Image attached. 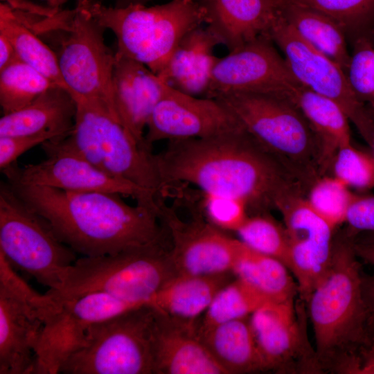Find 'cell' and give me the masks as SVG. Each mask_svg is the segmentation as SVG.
I'll return each instance as SVG.
<instances>
[{
	"label": "cell",
	"mask_w": 374,
	"mask_h": 374,
	"mask_svg": "<svg viewBox=\"0 0 374 374\" xmlns=\"http://www.w3.org/2000/svg\"><path fill=\"white\" fill-rule=\"evenodd\" d=\"M0 33L10 40L18 59L67 89L54 51L42 41L18 10L3 2L0 3Z\"/></svg>",
	"instance_id": "30"
},
{
	"label": "cell",
	"mask_w": 374,
	"mask_h": 374,
	"mask_svg": "<svg viewBox=\"0 0 374 374\" xmlns=\"http://www.w3.org/2000/svg\"><path fill=\"white\" fill-rule=\"evenodd\" d=\"M114 2L115 7H125L129 5L141 4L145 5L148 2L152 0H112ZM196 2L201 3L202 0H193Z\"/></svg>",
	"instance_id": "46"
},
{
	"label": "cell",
	"mask_w": 374,
	"mask_h": 374,
	"mask_svg": "<svg viewBox=\"0 0 374 374\" xmlns=\"http://www.w3.org/2000/svg\"><path fill=\"white\" fill-rule=\"evenodd\" d=\"M271 301L243 280L235 277L215 295L204 313L198 329L226 321L250 317L256 310Z\"/></svg>",
	"instance_id": "31"
},
{
	"label": "cell",
	"mask_w": 374,
	"mask_h": 374,
	"mask_svg": "<svg viewBox=\"0 0 374 374\" xmlns=\"http://www.w3.org/2000/svg\"><path fill=\"white\" fill-rule=\"evenodd\" d=\"M305 303L292 299L268 302L250 316V323L266 371L323 373L307 331Z\"/></svg>",
	"instance_id": "14"
},
{
	"label": "cell",
	"mask_w": 374,
	"mask_h": 374,
	"mask_svg": "<svg viewBox=\"0 0 374 374\" xmlns=\"http://www.w3.org/2000/svg\"><path fill=\"white\" fill-rule=\"evenodd\" d=\"M0 251L10 264L50 290L58 289L76 253L48 222L28 206L8 182L0 185Z\"/></svg>",
	"instance_id": "10"
},
{
	"label": "cell",
	"mask_w": 374,
	"mask_h": 374,
	"mask_svg": "<svg viewBox=\"0 0 374 374\" xmlns=\"http://www.w3.org/2000/svg\"><path fill=\"white\" fill-rule=\"evenodd\" d=\"M18 59L14 46L10 40L0 33V70Z\"/></svg>",
	"instance_id": "45"
},
{
	"label": "cell",
	"mask_w": 374,
	"mask_h": 374,
	"mask_svg": "<svg viewBox=\"0 0 374 374\" xmlns=\"http://www.w3.org/2000/svg\"><path fill=\"white\" fill-rule=\"evenodd\" d=\"M354 195L336 177L325 175L310 186L305 199L312 209L336 230L345 222Z\"/></svg>",
	"instance_id": "34"
},
{
	"label": "cell",
	"mask_w": 374,
	"mask_h": 374,
	"mask_svg": "<svg viewBox=\"0 0 374 374\" xmlns=\"http://www.w3.org/2000/svg\"><path fill=\"white\" fill-rule=\"evenodd\" d=\"M236 233L251 249L275 258L287 267L289 242L285 229L268 213L249 215Z\"/></svg>",
	"instance_id": "33"
},
{
	"label": "cell",
	"mask_w": 374,
	"mask_h": 374,
	"mask_svg": "<svg viewBox=\"0 0 374 374\" xmlns=\"http://www.w3.org/2000/svg\"><path fill=\"white\" fill-rule=\"evenodd\" d=\"M301 86L272 40L262 35L218 58L204 97L253 93L275 95L292 102Z\"/></svg>",
	"instance_id": "16"
},
{
	"label": "cell",
	"mask_w": 374,
	"mask_h": 374,
	"mask_svg": "<svg viewBox=\"0 0 374 374\" xmlns=\"http://www.w3.org/2000/svg\"><path fill=\"white\" fill-rule=\"evenodd\" d=\"M76 103L73 129L60 141L107 175L163 197L153 152L142 148L107 107Z\"/></svg>",
	"instance_id": "9"
},
{
	"label": "cell",
	"mask_w": 374,
	"mask_h": 374,
	"mask_svg": "<svg viewBox=\"0 0 374 374\" xmlns=\"http://www.w3.org/2000/svg\"><path fill=\"white\" fill-rule=\"evenodd\" d=\"M220 44L207 26L191 30L180 40L158 76L175 89L204 97L219 58L214 49Z\"/></svg>",
	"instance_id": "24"
},
{
	"label": "cell",
	"mask_w": 374,
	"mask_h": 374,
	"mask_svg": "<svg viewBox=\"0 0 374 374\" xmlns=\"http://www.w3.org/2000/svg\"><path fill=\"white\" fill-rule=\"evenodd\" d=\"M292 102L301 109L319 136L328 169L337 150L351 143L347 115L335 101L303 85L298 89Z\"/></svg>",
	"instance_id": "28"
},
{
	"label": "cell",
	"mask_w": 374,
	"mask_h": 374,
	"mask_svg": "<svg viewBox=\"0 0 374 374\" xmlns=\"http://www.w3.org/2000/svg\"><path fill=\"white\" fill-rule=\"evenodd\" d=\"M276 209L282 215L288 238L287 267L300 299L306 302L329 270L335 230L312 209L305 195L287 197Z\"/></svg>",
	"instance_id": "18"
},
{
	"label": "cell",
	"mask_w": 374,
	"mask_h": 374,
	"mask_svg": "<svg viewBox=\"0 0 374 374\" xmlns=\"http://www.w3.org/2000/svg\"><path fill=\"white\" fill-rule=\"evenodd\" d=\"M232 272L213 275H176L150 302L163 315L179 321L197 323L217 293L231 281Z\"/></svg>",
	"instance_id": "25"
},
{
	"label": "cell",
	"mask_w": 374,
	"mask_h": 374,
	"mask_svg": "<svg viewBox=\"0 0 374 374\" xmlns=\"http://www.w3.org/2000/svg\"><path fill=\"white\" fill-rule=\"evenodd\" d=\"M8 183L48 222L64 244L82 256L114 254L155 244L168 246L158 210L131 206L118 194Z\"/></svg>",
	"instance_id": "2"
},
{
	"label": "cell",
	"mask_w": 374,
	"mask_h": 374,
	"mask_svg": "<svg viewBox=\"0 0 374 374\" xmlns=\"http://www.w3.org/2000/svg\"><path fill=\"white\" fill-rule=\"evenodd\" d=\"M41 146L46 159L22 167L15 162L2 170L8 182L73 191L109 192L131 197L139 204L157 208L160 197L107 175L60 141H48Z\"/></svg>",
	"instance_id": "15"
},
{
	"label": "cell",
	"mask_w": 374,
	"mask_h": 374,
	"mask_svg": "<svg viewBox=\"0 0 374 374\" xmlns=\"http://www.w3.org/2000/svg\"><path fill=\"white\" fill-rule=\"evenodd\" d=\"M346 75L358 98L374 106V47L368 39L357 41Z\"/></svg>",
	"instance_id": "38"
},
{
	"label": "cell",
	"mask_w": 374,
	"mask_h": 374,
	"mask_svg": "<svg viewBox=\"0 0 374 374\" xmlns=\"http://www.w3.org/2000/svg\"><path fill=\"white\" fill-rule=\"evenodd\" d=\"M198 336L226 374L266 371L250 317L198 329Z\"/></svg>",
	"instance_id": "26"
},
{
	"label": "cell",
	"mask_w": 374,
	"mask_h": 374,
	"mask_svg": "<svg viewBox=\"0 0 374 374\" xmlns=\"http://www.w3.org/2000/svg\"><path fill=\"white\" fill-rule=\"evenodd\" d=\"M165 199L159 202L158 215L168 235V256L176 274L232 272L242 242L211 224L200 205H193L185 219Z\"/></svg>",
	"instance_id": "13"
},
{
	"label": "cell",
	"mask_w": 374,
	"mask_h": 374,
	"mask_svg": "<svg viewBox=\"0 0 374 374\" xmlns=\"http://www.w3.org/2000/svg\"><path fill=\"white\" fill-rule=\"evenodd\" d=\"M217 99L308 190L328 170L321 141L301 109L275 95L235 93Z\"/></svg>",
	"instance_id": "4"
},
{
	"label": "cell",
	"mask_w": 374,
	"mask_h": 374,
	"mask_svg": "<svg viewBox=\"0 0 374 374\" xmlns=\"http://www.w3.org/2000/svg\"><path fill=\"white\" fill-rule=\"evenodd\" d=\"M285 20L314 48L337 62L345 71L350 55L344 28L326 15L299 0H278Z\"/></svg>",
	"instance_id": "27"
},
{
	"label": "cell",
	"mask_w": 374,
	"mask_h": 374,
	"mask_svg": "<svg viewBox=\"0 0 374 374\" xmlns=\"http://www.w3.org/2000/svg\"><path fill=\"white\" fill-rule=\"evenodd\" d=\"M345 222L353 235L374 232V196L354 195Z\"/></svg>",
	"instance_id": "39"
},
{
	"label": "cell",
	"mask_w": 374,
	"mask_h": 374,
	"mask_svg": "<svg viewBox=\"0 0 374 374\" xmlns=\"http://www.w3.org/2000/svg\"><path fill=\"white\" fill-rule=\"evenodd\" d=\"M48 141H51V138L44 134L0 136L1 170L16 162L25 152Z\"/></svg>",
	"instance_id": "40"
},
{
	"label": "cell",
	"mask_w": 374,
	"mask_h": 374,
	"mask_svg": "<svg viewBox=\"0 0 374 374\" xmlns=\"http://www.w3.org/2000/svg\"><path fill=\"white\" fill-rule=\"evenodd\" d=\"M57 308L35 291L0 251V374H34L47 316Z\"/></svg>",
	"instance_id": "11"
},
{
	"label": "cell",
	"mask_w": 374,
	"mask_h": 374,
	"mask_svg": "<svg viewBox=\"0 0 374 374\" xmlns=\"http://www.w3.org/2000/svg\"><path fill=\"white\" fill-rule=\"evenodd\" d=\"M207 28L229 51L268 34L282 15L278 0H202Z\"/></svg>",
	"instance_id": "22"
},
{
	"label": "cell",
	"mask_w": 374,
	"mask_h": 374,
	"mask_svg": "<svg viewBox=\"0 0 374 374\" xmlns=\"http://www.w3.org/2000/svg\"><path fill=\"white\" fill-rule=\"evenodd\" d=\"M89 1H99V2H103V0H89Z\"/></svg>",
	"instance_id": "47"
},
{
	"label": "cell",
	"mask_w": 374,
	"mask_h": 374,
	"mask_svg": "<svg viewBox=\"0 0 374 374\" xmlns=\"http://www.w3.org/2000/svg\"><path fill=\"white\" fill-rule=\"evenodd\" d=\"M332 176L348 188L367 190L374 187V157L353 146L339 148L332 161Z\"/></svg>",
	"instance_id": "35"
},
{
	"label": "cell",
	"mask_w": 374,
	"mask_h": 374,
	"mask_svg": "<svg viewBox=\"0 0 374 374\" xmlns=\"http://www.w3.org/2000/svg\"><path fill=\"white\" fill-rule=\"evenodd\" d=\"M244 128L220 100L191 96L167 84L148 121L144 143L201 139Z\"/></svg>",
	"instance_id": "19"
},
{
	"label": "cell",
	"mask_w": 374,
	"mask_h": 374,
	"mask_svg": "<svg viewBox=\"0 0 374 374\" xmlns=\"http://www.w3.org/2000/svg\"><path fill=\"white\" fill-rule=\"evenodd\" d=\"M168 247L155 244L114 254L82 256L64 271L60 287L45 294L55 303L103 292L136 305L149 304L176 276Z\"/></svg>",
	"instance_id": "6"
},
{
	"label": "cell",
	"mask_w": 374,
	"mask_h": 374,
	"mask_svg": "<svg viewBox=\"0 0 374 374\" xmlns=\"http://www.w3.org/2000/svg\"><path fill=\"white\" fill-rule=\"evenodd\" d=\"M268 37L283 52L298 82L337 103L373 147L374 121L352 90L343 69L302 39L283 15L275 22Z\"/></svg>",
	"instance_id": "12"
},
{
	"label": "cell",
	"mask_w": 374,
	"mask_h": 374,
	"mask_svg": "<svg viewBox=\"0 0 374 374\" xmlns=\"http://www.w3.org/2000/svg\"><path fill=\"white\" fill-rule=\"evenodd\" d=\"M77 103L64 87L55 85L23 108L3 114L0 136L44 134L60 141L72 132Z\"/></svg>",
	"instance_id": "23"
},
{
	"label": "cell",
	"mask_w": 374,
	"mask_h": 374,
	"mask_svg": "<svg viewBox=\"0 0 374 374\" xmlns=\"http://www.w3.org/2000/svg\"><path fill=\"white\" fill-rule=\"evenodd\" d=\"M105 30L75 6L55 13L36 33L55 36L60 72L75 101L103 105L118 119L112 88L116 52L105 44Z\"/></svg>",
	"instance_id": "7"
},
{
	"label": "cell",
	"mask_w": 374,
	"mask_h": 374,
	"mask_svg": "<svg viewBox=\"0 0 374 374\" xmlns=\"http://www.w3.org/2000/svg\"><path fill=\"white\" fill-rule=\"evenodd\" d=\"M353 247L357 257L374 267V232L357 235L354 238Z\"/></svg>",
	"instance_id": "43"
},
{
	"label": "cell",
	"mask_w": 374,
	"mask_h": 374,
	"mask_svg": "<svg viewBox=\"0 0 374 374\" xmlns=\"http://www.w3.org/2000/svg\"><path fill=\"white\" fill-rule=\"evenodd\" d=\"M362 292L368 313V327L371 335L374 334V273L362 274Z\"/></svg>",
	"instance_id": "44"
},
{
	"label": "cell",
	"mask_w": 374,
	"mask_h": 374,
	"mask_svg": "<svg viewBox=\"0 0 374 374\" xmlns=\"http://www.w3.org/2000/svg\"><path fill=\"white\" fill-rule=\"evenodd\" d=\"M373 148H374V143H373Z\"/></svg>",
	"instance_id": "48"
},
{
	"label": "cell",
	"mask_w": 374,
	"mask_h": 374,
	"mask_svg": "<svg viewBox=\"0 0 374 374\" xmlns=\"http://www.w3.org/2000/svg\"><path fill=\"white\" fill-rule=\"evenodd\" d=\"M55 85L57 84L17 59L0 70V105L3 114L23 108Z\"/></svg>",
	"instance_id": "32"
},
{
	"label": "cell",
	"mask_w": 374,
	"mask_h": 374,
	"mask_svg": "<svg viewBox=\"0 0 374 374\" xmlns=\"http://www.w3.org/2000/svg\"><path fill=\"white\" fill-rule=\"evenodd\" d=\"M155 310L153 374H226L200 340L197 323L174 320Z\"/></svg>",
	"instance_id": "21"
},
{
	"label": "cell",
	"mask_w": 374,
	"mask_h": 374,
	"mask_svg": "<svg viewBox=\"0 0 374 374\" xmlns=\"http://www.w3.org/2000/svg\"><path fill=\"white\" fill-rule=\"evenodd\" d=\"M232 272L271 301H283L298 295L296 282L284 263L251 249L242 242Z\"/></svg>",
	"instance_id": "29"
},
{
	"label": "cell",
	"mask_w": 374,
	"mask_h": 374,
	"mask_svg": "<svg viewBox=\"0 0 374 374\" xmlns=\"http://www.w3.org/2000/svg\"><path fill=\"white\" fill-rule=\"evenodd\" d=\"M341 373L374 374V334L346 363Z\"/></svg>",
	"instance_id": "41"
},
{
	"label": "cell",
	"mask_w": 374,
	"mask_h": 374,
	"mask_svg": "<svg viewBox=\"0 0 374 374\" xmlns=\"http://www.w3.org/2000/svg\"><path fill=\"white\" fill-rule=\"evenodd\" d=\"M354 238L347 231L335 235L329 270L305 302L323 373H339L372 336Z\"/></svg>",
	"instance_id": "3"
},
{
	"label": "cell",
	"mask_w": 374,
	"mask_h": 374,
	"mask_svg": "<svg viewBox=\"0 0 374 374\" xmlns=\"http://www.w3.org/2000/svg\"><path fill=\"white\" fill-rule=\"evenodd\" d=\"M199 205L206 219L224 231L236 233L249 215L246 203L233 197L202 193Z\"/></svg>",
	"instance_id": "37"
},
{
	"label": "cell",
	"mask_w": 374,
	"mask_h": 374,
	"mask_svg": "<svg viewBox=\"0 0 374 374\" xmlns=\"http://www.w3.org/2000/svg\"><path fill=\"white\" fill-rule=\"evenodd\" d=\"M57 305L45 320L34 374L59 373L66 357L82 345L89 326L141 306L103 292L88 293Z\"/></svg>",
	"instance_id": "17"
},
{
	"label": "cell",
	"mask_w": 374,
	"mask_h": 374,
	"mask_svg": "<svg viewBox=\"0 0 374 374\" xmlns=\"http://www.w3.org/2000/svg\"><path fill=\"white\" fill-rule=\"evenodd\" d=\"M155 318V309L145 304L93 323L59 373L153 374Z\"/></svg>",
	"instance_id": "8"
},
{
	"label": "cell",
	"mask_w": 374,
	"mask_h": 374,
	"mask_svg": "<svg viewBox=\"0 0 374 374\" xmlns=\"http://www.w3.org/2000/svg\"><path fill=\"white\" fill-rule=\"evenodd\" d=\"M330 17L346 29L374 23V0H299Z\"/></svg>",
	"instance_id": "36"
},
{
	"label": "cell",
	"mask_w": 374,
	"mask_h": 374,
	"mask_svg": "<svg viewBox=\"0 0 374 374\" xmlns=\"http://www.w3.org/2000/svg\"><path fill=\"white\" fill-rule=\"evenodd\" d=\"M76 6L115 35L117 54L144 64L157 75L184 36L206 22L204 8L193 0L121 8L77 0Z\"/></svg>",
	"instance_id": "5"
},
{
	"label": "cell",
	"mask_w": 374,
	"mask_h": 374,
	"mask_svg": "<svg viewBox=\"0 0 374 374\" xmlns=\"http://www.w3.org/2000/svg\"><path fill=\"white\" fill-rule=\"evenodd\" d=\"M152 158L164 190L188 184L202 193L238 198L249 215L268 213L306 188L244 129L168 141Z\"/></svg>",
	"instance_id": "1"
},
{
	"label": "cell",
	"mask_w": 374,
	"mask_h": 374,
	"mask_svg": "<svg viewBox=\"0 0 374 374\" xmlns=\"http://www.w3.org/2000/svg\"><path fill=\"white\" fill-rule=\"evenodd\" d=\"M67 0H1L13 8L28 12L49 15L62 10Z\"/></svg>",
	"instance_id": "42"
},
{
	"label": "cell",
	"mask_w": 374,
	"mask_h": 374,
	"mask_svg": "<svg viewBox=\"0 0 374 374\" xmlns=\"http://www.w3.org/2000/svg\"><path fill=\"white\" fill-rule=\"evenodd\" d=\"M112 88L118 121L148 150L144 143L145 131L164 93L166 84L144 64L116 53Z\"/></svg>",
	"instance_id": "20"
}]
</instances>
